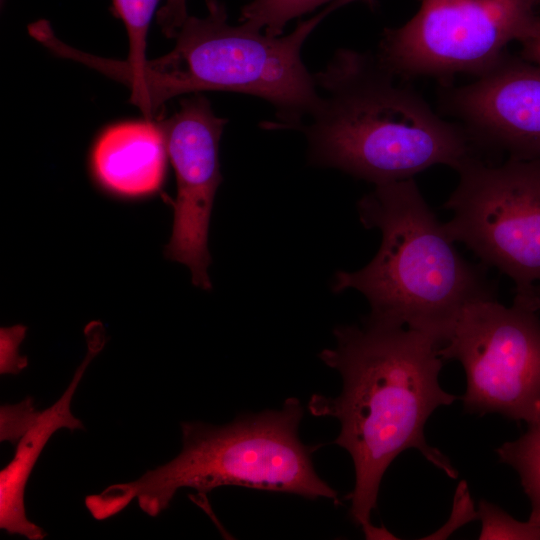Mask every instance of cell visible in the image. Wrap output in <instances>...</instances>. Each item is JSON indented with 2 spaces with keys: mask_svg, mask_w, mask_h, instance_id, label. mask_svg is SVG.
Instances as JSON below:
<instances>
[{
  "mask_svg": "<svg viewBox=\"0 0 540 540\" xmlns=\"http://www.w3.org/2000/svg\"><path fill=\"white\" fill-rule=\"evenodd\" d=\"M334 336L336 346L319 357L341 375V393L334 398L314 394L308 409L340 423L334 443L350 454L355 469L350 517L371 538L377 527L370 516L382 478L400 453L417 449L447 476L457 478L449 458L427 443L424 428L437 408L458 397L441 387V345L426 334L364 320L362 326L336 327Z\"/></svg>",
  "mask_w": 540,
  "mask_h": 540,
  "instance_id": "cell-1",
  "label": "cell"
},
{
  "mask_svg": "<svg viewBox=\"0 0 540 540\" xmlns=\"http://www.w3.org/2000/svg\"><path fill=\"white\" fill-rule=\"evenodd\" d=\"M314 78L321 100L299 127L311 164L377 185L438 164L456 170L474 155L466 128L434 113L377 55L341 49Z\"/></svg>",
  "mask_w": 540,
  "mask_h": 540,
  "instance_id": "cell-2",
  "label": "cell"
},
{
  "mask_svg": "<svg viewBox=\"0 0 540 540\" xmlns=\"http://www.w3.org/2000/svg\"><path fill=\"white\" fill-rule=\"evenodd\" d=\"M206 3L207 15L188 16L174 48L157 59L133 64L72 46L66 56L126 85L130 102L147 119L157 117L172 98L211 90L263 98L277 110L276 128L299 127L321 100L315 78L302 62V46L322 20L345 3H331L286 36H270L244 22L231 25L222 3Z\"/></svg>",
  "mask_w": 540,
  "mask_h": 540,
  "instance_id": "cell-3",
  "label": "cell"
},
{
  "mask_svg": "<svg viewBox=\"0 0 540 540\" xmlns=\"http://www.w3.org/2000/svg\"><path fill=\"white\" fill-rule=\"evenodd\" d=\"M357 209L366 228L381 232V244L362 269L338 271L332 290L363 294L366 321L416 330L442 346L468 304L496 298L485 268L461 256L413 178L375 185Z\"/></svg>",
  "mask_w": 540,
  "mask_h": 540,
  "instance_id": "cell-4",
  "label": "cell"
},
{
  "mask_svg": "<svg viewBox=\"0 0 540 540\" xmlns=\"http://www.w3.org/2000/svg\"><path fill=\"white\" fill-rule=\"evenodd\" d=\"M303 413L300 401L292 397L278 410L242 414L223 426L183 422L178 456L135 481L87 496L86 507L95 519L104 520L136 498L139 507L155 517L179 488L206 493L227 485L337 503V492L317 475L311 448L299 438Z\"/></svg>",
  "mask_w": 540,
  "mask_h": 540,
  "instance_id": "cell-5",
  "label": "cell"
},
{
  "mask_svg": "<svg viewBox=\"0 0 540 540\" xmlns=\"http://www.w3.org/2000/svg\"><path fill=\"white\" fill-rule=\"evenodd\" d=\"M456 171L444 204L453 212L443 223L447 234L508 276L515 298L539 306L532 291L540 281V159L491 165L473 155Z\"/></svg>",
  "mask_w": 540,
  "mask_h": 540,
  "instance_id": "cell-6",
  "label": "cell"
},
{
  "mask_svg": "<svg viewBox=\"0 0 540 540\" xmlns=\"http://www.w3.org/2000/svg\"><path fill=\"white\" fill-rule=\"evenodd\" d=\"M539 310L517 298L509 307L488 298L463 309L438 353L463 366L465 413L532 419L540 404Z\"/></svg>",
  "mask_w": 540,
  "mask_h": 540,
  "instance_id": "cell-7",
  "label": "cell"
},
{
  "mask_svg": "<svg viewBox=\"0 0 540 540\" xmlns=\"http://www.w3.org/2000/svg\"><path fill=\"white\" fill-rule=\"evenodd\" d=\"M540 0H423L405 24L386 29L377 57L402 79L480 75L506 54Z\"/></svg>",
  "mask_w": 540,
  "mask_h": 540,
  "instance_id": "cell-8",
  "label": "cell"
},
{
  "mask_svg": "<svg viewBox=\"0 0 540 540\" xmlns=\"http://www.w3.org/2000/svg\"><path fill=\"white\" fill-rule=\"evenodd\" d=\"M226 119L217 117L200 94L183 99L179 110L160 121L173 165L177 194L166 198L174 211L172 235L165 257L185 264L192 283L211 289L207 274L211 257L208 229L214 197L222 182L219 142Z\"/></svg>",
  "mask_w": 540,
  "mask_h": 540,
  "instance_id": "cell-9",
  "label": "cell"
},
{
  "mask_svg": "<svg viewBox=\"0 0 540 540\" xmlns=\"http://www.w3.org/2000/svg\"><path fill=\"white\" fill-rule=\"evenodd\" d=\"M475 145L509 158L540 159V67L505 55L497 64L446 96Z\"/></svg>",
  "mask_w": 540,
  "mask_h": 540,
  "instance_id": "cell-10",
  "label": "cell"
},
{
  "mask_svg": "<svg viewBox=\"0 0 540 540\" xmlns=\"http://www.w3.org/2000/svg\"><path fill=\"white\" fill-rule=\"evenodd\" d=\"M168 157L160 123L146 118L106 127L93 144L90 167L109 193L139 198L160 190Z\"/></svg>",
  "mask_w": 540,
  "mask_h": 540,
  "instance_id": "cell-11",
  "label": "cell"
},
{
  "mask_svg": "<svg viewBox=\"0 0 540 540\" xmlns=\"http://www.w3.org/2000/svg\"><path fill=\"white\" fill-rule=\"evenodd\" d=\"M88 351L62 396L41 412L34 426L19 440L11 462L0 472V527L9 534L29 540H41L45 531L28 520L24 508V490L28 478L50 437L60 428L84 429L70 410L72 397L91 360L105 344L102 323L94 321L85 328Z\"/></svg>",
  "mask_w": 540,
  "mask_h": 540,
  "instance_id": "cell-12",
  "label": "cell"
},
{
  "mask_svg": "<svg viewBox=\"0 0 540 540\" xmlns=\"http://www.w3.org/2000/svg\"><path fill=\"white\" fill-rule=\"evenodd\" d=\"M527 425L519 438L503 443L495 452L501 463L518 474L531 504L528 521L540 526V404Z\"/></svg>",
  "mask_w": 540,
  "mask_h": 540,
  "instance_id": "cell-13",
  "label": "cell"
},
{
  "mask_svg": "<svg viewBox=\"0 0 540 540\" xmlns=\"http://www.w3.org/2000/svg\"><path fill=\"white\" fill-rule=\"evenodd\" d=\"M355 0H251L241 12V21L270 36H280L284 26L317 7L328 3Z\"/></svg>",
  "mask_w": 540,
  "mask_h": 540,
  "instance_id": "cell-14",
  "label": "cell"
},
{
  "mask_svg": "<svg viewBox=\"0 0 540 540\" xmlns=\"http://www.w3.org/2000/svg\"><path fill=\"white\" fill-rule=\"evenodd\" d=\"M160 0H113L117 15L122 19L129 39L126 61L139 64L146 59V38L156 6Z\"/></svg>",
  "mask_w": 540,
  "mask_h": 540,
  "instance_id": "cell-15",
  "label": "cell"
},
{
  "mask_svg": "<svg viewBox=\"0 0 540 540\" xmlns=\"http://www.w3.org/2000/svg\"><path fill=\"white\" fill-rule=\"evenodd\" d=\"M477 515L481 522L480 540H540V526L521 522L486 499L479 501Z\"/></svg>",
  "mask_w": 540,
  "mask_h": 540,
  "instance_id": "cell-16",
  "label": "cell"
},
{
  "mask_svg": "<svg viewBox=\"0 0 540 540\" xmlns=\"http://www.w3.org/2000/svg\"><path fill=\"white\" fill-rule=\"evenodd\" d=\"M41 412L34 408L33 400L27 397L15 405H3L0 409V439L16 445L34 426Z\"/></svg>",
  "mask_w": 540,
  "mask_h": 540,
  "instance_id": "cell-17",
  "label": "cell"
},
{
  "mask_svg": "<svg viewBox=\"0 0 540 540\" xmlns=\"http://www.w3.org/2000/svg\"><path fill=\"white\" fill-rule=\"evenodd\" d=\"M477 517V510L474 509L468 486L465 481H461L454 494L453 509L449 520L439 530L424 539H445L460 526Z\"/></svg>",
  "mask_w": 540,
  "mask_h": 540,
  "instance_id": "cell-18",
  "label": "cell"
},
{
  "mask_svg": "<svg viewBox=\"0 0 540 540\" xmlns=\"http://www.w3.org/2000/svg\"><path fill=\"white\" fill-rule=\"evenodd\" d=\"M25 334V327L1 329V374H18L27 366V358L18 355L17 347Z\"/></svg>",
  "mask_w": 540,
  "mask_h": 540,
  "instance_id": "cell-19",
  "label": "cell"
},
{
  "mask_svg": "<svg viewBox=\"0 0 540 540\" xmlns=\"http://www.w3.org/2000/svg\"><path fill=\"white\" fill-rule=\"evenodd\" d=\"M188 14L186 0H166L157 13V21L166 37H175Z\"/></svg>",
  "mask_w": 540,
  "mask_h": 540,
  "instance_id": "cell-20",
  "label": "cell"
},
{
  "mask_svg": "<svg viewBox=\"0 0 540 540\" xmlns=\"http://www.w3.org/2000/svg\"><path fill=\"white\" fill-rule=\"evenodd\" d=\"M524 58L540 67V17L535 15L518 41Z\"/></svg>",
  "mask_w": 540,
  "mask_h": 540,
  "instance_id": "cell-21",
  "label": "cell"
},
{
  "mask_svg": "<svg viewBox=\"0 0 540 540\" xmlns=\"http://www.w3.org/2000/svg\"><path fill=\"white\" fill-rule=\"evenodd\" d=\"M532 292L540 306V284H535Z\"/></svg>",
  "mask_w": 540,
  "mask_h": 540,
  "instance_id": "cell-22",
  "label": "cell"
}]
</instances>
